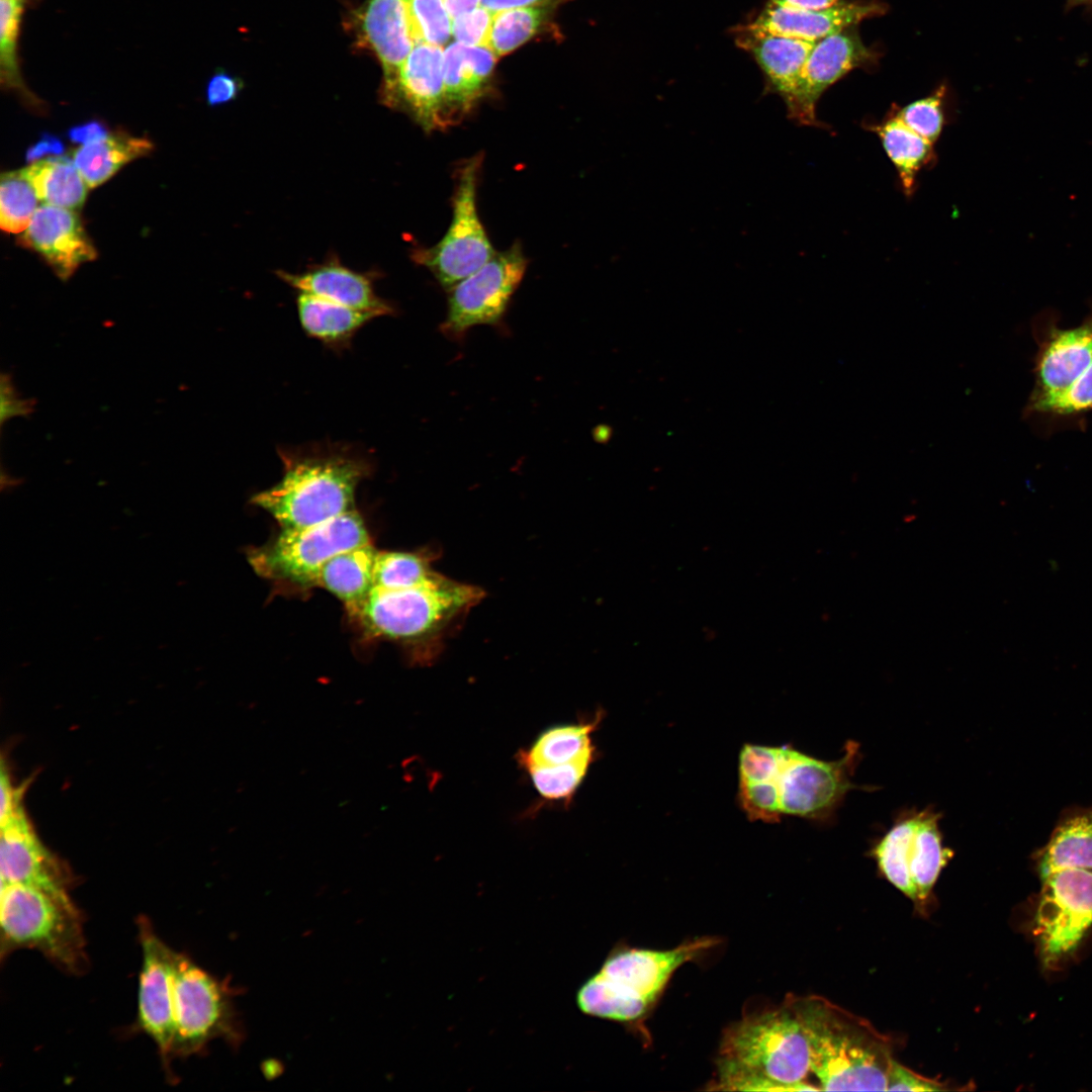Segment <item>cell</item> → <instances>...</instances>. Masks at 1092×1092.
<instances>
[{"label": "cell", "mask_w": 1092, "mask_h": 1092, "mask_svg": "<svg viewBox=\"0 0 1092 1092\" xmlns=\"http://www.w3.org/2000/svg\"><path fill=\"white\" fill-rule=\"evenodd\" d=\"M804 1028L786 1001L744 1016L723 1033L713 1089L730 1091H811Z\"/></svg>", "instance_id": "1"}, {"label": "cell", "mask_w": 1092, "mask_h": 1092, "mask_svg": "<svg viewBox=\"0 0 1092 1092\" xmlns=\"http://www.w3.org/2000/svg\"><path fill=\"white\" fill-rule=\"evenodd\" d=\"M485 593L439 572L408 587L373 585L349 615L370 636L410 646L419 663L436 659L444 641Z\"/></svg>", "instance_id": "2"}, {"label": "cell", "mask_w": 1092, "mask_h": 1092, "mask_svg": "<svg viewBox=\"0 0 1092 1092\" xmlns=\"http://www.w3.org/2000/svg\"><path fill=\"white\" fill-rule=\"evenodd\" d=\"M786 1001L806 1033L811 1072L821 1090L887 1091L894 1061L888 1036L824 997L788 996Z\"/></svg>", "instance_id": "3"}, {"label": "cell", "mask_w": 1092, "mask_h": 1092, "mask_svg": "<svg viewBox=\"0 0 1092 1092\" xmlns=\"http://www.w3.org/2000/svg\"><path fill=\"white\" fill-rule=\"evenodd\" d=\"M283 476L258 492L252 504L270 514L282 529H299L355 510V493L370 466L340 451H281Z\"/></svg>", "instance_id": "4"}, {"label": "cell", "mask_w": 1092, "mask_h": 1092, "mask_svg": "<svg viewBox=\"0 0 1092 1092\" xmlns=\"http://www.w3.org/2000/svg\"><path fill=\"white\" fill-rule=\"evenodd\" d=\"M718 942L713 937L686 941L671 949L630 948L611 953L576 994L584 1014L632 1022L646 1014L672 974Z\"/></svg>", "instance_id": "5"}, {"label": "cell", "mask_w": 1092, "mask_h": 1092, "mask_svg": "<svg viewBox=\"0 0 1092 1092\" xmlns=\"http://www.w3.org/2000/svg\"><path fill=\"white\" fill-rule=\"evenodd\" d=\"M0 923L2 957L30 948L67 973L80 975L86 970L82 916L70 897L1 884Z\"/></svg>", "instance_id": "6"}, {"label": "cell", "mask_w": 1092, "mask_h": 1092, "mask_svg": "<svg viewBox=\"0 0 1092 1092\" xmlns=\"http://www.w3.org/2000/svg\"><path fill=\"white\" fill-rule=\"evenodd\" d=\"M370 542L361 515L352 510L313 526L282 529L272 541L250 549L247 558L254 571L266 579L311 587L330 559Z\"/></svg>", "instance_id": "7"}, {"label": "cell", "mask_w": 1092, "mask_h": 1092, "mask_svg": "<svg viewBox=\"0 0 1092 1092\" xmlns=\"http://www.w3.org/2000/svg\"><path fill=\"white\" fill-rule=\"evenodd\" d=\"M232 997L225 983L188 956L176 952L172 1059L196 1055L216 1038L238 1042L240 1030Z\"/></svg>", "instance_id": "8"}, {"label": "cell", "mask_w": 1092, "mask_h": 1092, "mask_svg": "<svg viewBox=\"0 0 1092 1092\" xmlns=\"http://www.w3.org/2000/svg\"><path fill=\"white\" fill-rule=\"evenodd\" d=\"M938 820L929 809L907 812L872 849L885 878L915 902L929 898L952 854L942 845Z\"/></svg>", "instance_id": "9"}, {"label": "cell", "mask_w": 1092, "mask_h": 1092, "mask_svg": "<svg viewBox=\"0 0 1092 1092\" xmlns=\"http://www.w3.org/2000/svg\"><path fill=\"white\" fill-rule=\"evenodd\" d=\"M481 164L482 155H475L458 169L453 214L447 232L435 246L414 253V260L427 267L446 289L477 271L496 253L476 207Z\"/></svg>", "instance_id": "10"}, {"label": "cell", "mask_w": 1092, "mask_h": 1092, "mask_svg": "<svg viewBox=\"0 0 1092 1092\" xmlns=\"http://www.w3.org/2000/svg\"><path fill=\"white\" fill-rule=\"evenodd\" d=\"M858 755V744L852 741L844 755L832 761L781 746L778 767L766 780L777 788L782 815L815 820L830 816L854 787L851 777Z\"/></svg>", "instance_id": "11"}, {"label": "cell", "mask_w": 1092, "mask_h": 1092, "mask_svg": "<svg viewBox=\"0 0 1092 1092\" xmlns=\"http://www.w3.org/2000/svg\"><path fill=\"white\" fill-rule=\"evenodd\" d=\"M1040 881L1033 932L1042 965L1052 968L1092 927V870L1062 869Z\"/></svg>", "instance_id": "12"}, {"label": "cell", "mask_w": 1092, "mask_h": 1092, "mask_svg": "<svg viewBox=\"0 0 1092 1092\" xmlns=\"http://www.w3.org/2000/svg\"><path fill=\"white\" fill-rule=\"evenodd\" d=\"M527 260L520 244L495 255L477 271L450 288L442 331L453 338L478 325H494L504 315L522 281Z\"/></svg>", "instance_id": "13"}, {"label": "cell", "mask_w": 1092, "mask_h": 1092, "mask_svg": "<svg viewBox=\"0 0 1092 1092\" xmlns=\"http://www.w3.org/2000/svg\"><path fill=\"white\" fill-rule=\"evenodd\" d=\"M142 948L135 1027L156 1044L164 1070L171 1073L174 1037V970L176 951L155 932L146 917L138 920Z\"/></svg>", "instance_id": "14"}, {"label": "cell", "mask_w": 1092, "mask_h": 1092, "mask_svg": "<svg viewBox=\"0 0 1092 1092\" xmlns=\"http://www.w3.org/2000/svg\"><path fill=\"white\" fill-rule=\"evenodd\" d=\"M854 26L815 42L801 71L796 89L785 103L788 116L800 125L826 127L816 116L823 92L849 71L874 60Z\"/></svg>", "instance_id": "15"}, {"label": "cell", "mask_w": 1092, "mask_h": 1092, "mask_svg": "<svg viewBox=\"0 0 1092 1092\" xmlns=\"http://www.w3.org/2000/svg\"><path fill=\"white\" fill-rule=\"evenodd\" d=\"M1038 349L1034 357V386L1027 402H1035L1067 389L1092 363V311L1077 327L1062 329L1052 316L1032 324Z\"/></svg>", "instance_id": "16"}, {"label": "cell", "mask_w": 1092, "mask_h": 1092, "mask_svg": "<svg viewBox=\"0 0 1092 1092\" xmlns=\"http://www.w3.org/2000/svg\"><path fill=\"white\" fill-rule=\"evenodd\" d=\"M442 47L416 43L401 65L394 83L381 90L385 105L412 116L423 129L448 126L445 114Z\"/></svg>", "instance_id": "17"}, {"label": "cell", "mask_w": 1092, "mask_h": 1092, "mask_svg": "<svg viewBox=\"0 0 1092 1092\" xmlns=\"http://www.w3.org/2000/svg\"><path fill=\"white\" fill-rule=\"evenodd\" d=\"M0 825L1 884H20L70 897L69 874L38 840L22 806Z\"/></svg>", "instance_id": "18"}, {"label": "cell", "mask_w": 1092, "mask_h": 1092, "mask_svg": "<svg viewBox=\"0 0 1092 1092\" xmlns=\"http://www.w3.org/2000/svg\"><path fill=\"white\" fill-rule=\"evenodd\" d=\"M19 243L38 253L62 280L97 257L77 212L43 203L19 237Z\"/></svg>", "instance_id": "19"}, {"label": "cell", "mask_w": 1092, "mask_h": 1092, "mask_svg": "<svg viewBox=\"0 0 1092 1092\" xmlns=\"http://www.w3.org/2000/svg\"><path fill=\"white\" fill-rule=\"evenodd\" d=\"M885 7L877 2L843 1L819 10L801 9L769 0L747 29L816 42L866 18L881 15Z\"/></svg>", "instance_id": "20"}, {"label": "cell", "mask_w": 1092, "mask_h": 1092, "mask_svg": "<svg viewBox=\"0 0 1092 1092\" xmlns=\"http://www.w3.org/2000/svg\"><path fill=\"white\" fill-rule=\"evenodd\" d=\"M357 39L378 59L381 90L395 81L399 69L415 47L407 0H366L353 15Z\"/></svg>", "instance_id": "21"}, {"label": "cell", "mask_w": 1092, "mask_h": 1092, "mask_svg": "<svg viewBox=\"0 0 1092 1092\" xmlns=\"http://www.w3.org/2000/svg\"><path fill=\"white\" fill-rule=\"evenodd\" d=\"M277 275L302 293L370 311L377 316L393 312L392 306L375 293L369 276L349 269L337 259H330L301 273L277 271Z\"/></svg>", "instance_id": "22"}, {"label": "cell", "mask_w": 1092, "mask_h": 1092, "mask_svg": "<svg viewBox=\"0 0 1092 1092\" xmlns=\"http://www.w3.org/2000/svg\"><path fill=\"white\" fill-rule=\"evenodd\" d=\"M496 58L487 47H470L454 41L444 49V99L448 125L459 121L485 93Z\"/></svg>", "instance_id": "23"}, {"label": "cell", "mask_w": 1092, "mask_h": 1092, "mask_svg": "<svg viewBox=\"0 0 1092 1092\" xmlns=\"http://www.w3.org/2000/svg\"><path fill=\"white\" fill-rule=\"evenodd\" d=\"M1032 859L1040 880L1062 869L1092 870V806L1064 810Z\"/></svg>", "instance_id": "24"}, {"label": "cell", "mask_w": 1092, "mask_h": 1092, "mask_svg": "<svg viewBox=\"0 0 1092 1092\" xmlns=\"http://www.w3.org/2000/svg\"><path fill=\"white\" fill-rule=\"evenodd\" d=\"M750 52L768 82V89L785 103L793 95L803 66L815 42L753 32L746 27L736 38Z\"/></svg>", "instance_id": "25"}, {"label": "cell", "mask_w": 1092, "mask_h": 1092, "mask_svg": "<svg viewBox=\"0 0 1092 1092\" xmlns=\"http://www.w3.org/2000/svg\"><path fill=\"white\" fill-rule=\"evenodd\" d=\"M864 127L879 136L897 170L904 194L911 196L918 173L936 161L933 144L909 128L893 110L882 122L867 123Z\"/></svg>", "instance_id": "26"}, {"label": "cell", "mask_w": 1092, "mask_h": 1092, "mask_svg": "<svg viewBox=\"0 0 1092 1092\" xmlns=\"http://www.w3.org/2000/svg\"><path fill=\"white\" fill-rule=\"evenodd\" d=\"M153 146L148 139L117 130L100 141L78 147L72 153V160L88 187L95 188L128 162L148 155Z\"/></svg>", "instance_id": "27"}, {"label": "cell", "mask_w": 1092, "mask_h": 1092, "mask_svg": "<svg viewBox=\"0 0 1092 1092\" xmlns=\"http://www.w3.org/2000/svg\"><path fill=\"white\" fill-rule=\"evenodd\" d=\"M377 552L370 542L337 554L323 566L316 585L332 593L351 611L373 586Z\"/></svg>", "instance_id": "28"}, {"label": "cell", "mask_w": 1092, "mask_h": 1092, "mask_svg": "<svg viewBox=\"0 0 1092 1092\" xmlns=\"http://www.w3.org/2000/svg\"><path fill=\"white\" fill-rule=\"evenodd\" d=\"M297 309L303 330L327 344L347 342L361 327L377 315L352 308L308 293L297 297Z\"/></svg>", "instance_id": "29"}, {"label": "cell", "mask_w": 1092, "mask_h": 1092, "mask_svg": "<svg viewBox=\"0 0 1092 1092\" xmlns=\"http://www.w3.org/2000/svg\"><path fill=\"white\" fill-rule=\"evenodd\" d=\"M39 0H1L0 3V82L3 90L12 92L29 110L47 111L48 105L25 85L18 58V36L22 15L27 6Z\"/></svg>", "instance_id": "30"}, {"label": "cell", "mask_w": 1092, "mask_h": 1092, "mask_svg": "<svg viewBox=\"0 0 1092 1092\" xmlns=\"http://www.w3.org/2000/svg\"><path fill=\"white\" fill-rule=\"evenodd\" d=\"M43 204L76 210L87 197L88 185L72 159L52 157L23 169Z\"/></svg>", "instance_id": "31"}, {"label": "cell", "mask_w": 1092, "mask_h": 1092, "mask_svg": "<svg viewBox=\"0 0 1092 1092\" xmlns=\"http://www.w3.org/2000/svg\"><path fill=\"white\" fill-rule=\"evenodd\" d=\"M600 716L587 723L563 725L544 731L532 747L520 755L537 762L561 764L580 760H593L592 733L598 726Z\"/></svg>", "instance_id": "32"}, {"label": "cell", "mask_w": 1092, "mask_h": 1092, "mask_svg": "<svg viewBox=\"0 0 1092 1092\" xmlns=\"http://www.w3.org/2000/svg\"><path fill=\"white\" fill-rule=\"evenodd\" d=\"M561 0L497 11L493 14L487 48L506 56L540 32Z\"/></svg>", "instance_id": "33"}, {"label": "cell", "mask_w": 1092, "mask_h": 1092, "mask_svg": "<svg viewBox=\"0 0 1092 1092\" xmlns=\"http://www.w3.org/2000/svg\"><path fill=\"white\" fill-rule=\"evenodd\" d=\"M436 558L437 552L431 549L415 552L378 550L373 585L399 588L420 584L437 572L432 568Z\"/></svg>", "instance_id": "34"}, {"label": "cell", "mask_w": 1092, "mask_h": 1092, "mask_svg": "<svg viewBox=\"0 0 1092 1092\" xmlns=\"http://www.w3.org/2000/svg\"><path fill=\"white\" fill-rule=\"evenodd\" d=\"M36 192L24 170L4 172L0 179V226L10 234L23 233L38 205Z\"/></svg>", "instance_id": "35"}, {"label": "cell", "mask_w": 1092, "mask_h": 1092, "mask_svg": "<svg viewBox=\"0 0 1092 1092\" xmlns=\"http://www.w3.org/2000/svg\"><path fill=\"white\" fill-rule=\"evenodd\" d=\"M529 778L542 798L549 801H568L582 783L592 760L549 764L519 755Z\"/></svg>", "instance_id": "36"}, {"label": "cell", "mask_w": 1092, "mask_h": 1092, "mask_svg": "<svg viewBox=\"0 0 1092 1092\" xmlns=\"http://www.w3.org/2000/svg\"><path fill=\"white\" fill-rule=\"evenodd\" d=\"M1089 412H1092V363L1061 393L1035 402H1026L1023 416L1028 418L1044 415L1067 419Z\"/></svg>", "instance_id": "37"}, {"label": "cell", "mask_w": 1092, "mask_h": 1092, "mask_svg": "<svg viewBox=\"0 0 1092 1092\" xmlns=\"http://www.w3.org/2000/svg\"><path fill=\"white\" fill-rule=\"evenodd\" d=\"M412 35L415 43L445 46L451 33V17L443 0H407Z\"/></svg>", "instance_id": "38"}, {"label": "cell", "mask_w": 1092, "mask_h": 1092, "mask_svg": "<svg viewBox=\"0 0 1092 1092\" xmlns=\"http://www.w3.org/2000/svg\"><path fill=\"white\" fill-rule=\"evenodd\" d=\"M943 96L944 88L941 87L932 95L897 109L896 113L909 128L934 145L945 122L942 108Z\"/></svg>", "instance_id": "39"}, {"label": "cell", "mask_w": 1092, "mask_h": 1092, "mask_svg": "<svg viewBox=\"0 0 1092 1092\" xmlns=\"http://www.w3.org/2000/svg\"><path fill=\"white\" fill-rule=\"evenodd\" d=\"M493 12L478 5L451 20V33L455 41L470 47H487Z\"/></svg>", "instance_id": "40"}, {"label": "cell", "mask_w": 1092, "mask_h": 1092, "mask_svg": "<svg viewBox=\"0 0 1092 1092\" xmlns=\"http://www.w3.org/2000/svg\"><path fill=\"white\" fill-rule=\"evenodd\" d=\"M243 89V81L218 68L208 79L205 100L209 106L226 104L235 100Z\"/></svg>", "instance_id": "41"}, {"label": "cell", "mask_w": 1092, "mask_h": 1092, "mask_svg": "<svg viewBox=\"0 0 1092 1092\" xmlns=\"http://www.w3.org/2000/svg\"><path fill=\"white\" fill-rule=\"evenodd\" d=\"M942 1085V1083L935 1080L916 1074L894 1060L889 1074L887 1091H939L944 1089Z\"/></svg>", "instance_id": "42"}, {"label": "cell", "mask_w": 1092, "mask_h": 1092, "mask_svg": "<svg viewBox=\"0 0 1092 1092\" xmlns=\"http://www.w3.org/2000/svg\"><path fill=\"white\" fill-rule=\"evenodd\" d=\"M34 405V399L18 395L10 374H1V424L12 417H27L33 412Z\"/></svg>", "instance_id": "43"}, {"label": "cell", "mask_w": 1092, "mask_h": 1092, "mask_svg": "<svg viewBox=\"0 0 1092 1092\" xmlns=\"http://www.w3.org/2000/svg\"><path fill=\"white\" fill-rule=\"evenodd\" d=\"M109 133L105 122L93 119L70 127L67 136L71 143L83 146L100 141Z\"/></svg>", "instance_id": "44"}, {"label": "cell", "mask_w": 1092, "mask_h": 1092, "mask_svg": "<svg viewBox=\"0 0 1092 1092\" xmlns=\"http://www.w3.org/2000/svg\"><path fill=\"white\" fill-rule=\"evenodd\" d=\"M64 152L65 146L58 136L42 132L40 138L26 150L25 160L28 163H34L48 155L57 157Z\"/></svg>", "instance_id": "45"}, {"label": "cell", "mask_w": 1092, "mask_h": 1092, "mask_svg": "<svg viewBox=\"0 0 1092 1092\" xmlns=\"http://www.w3.org/2000/svg\"><path fill=\"white\" fill-rule=\"evenodd\" d=\"M0 791V822H3L9 816H11L19 806H21L19 793H17L16 790L12 787L8 770L4 765V761H2L1 764Z\"/></svg>", "instance_id": "46"}, {"label": "cell", "mask_w": 1092, "mask_h": 1092, "mask_svg": "<svg viewBox=\"0 0 1092 1092\" xmlns=\"http://www.w3.org/2000/svg\"><path fill=\"white\" fill-rule=\"evenodd\" d=\"M549 1L554 0H480V5L495 13L506 9L536 5Z\"/></svg>", "instance_id": "47"}, {"label": "cell", "mask_w": 1092, "mask_h": 1092, "mask_svg": "<svg viewBox=\"0 0 1092 1092\" xmlns=\"http://www.w3.org/2000/svg\"><path fill=\"white\" fill-rule=\"evenodd\" d=\"M782 5L795 8L819 10L831 7L841 0H771Z\"/></svg>", "instance_id": "48"}, {"label": "cell", "mask_w": 1092, "mask_h": 1092, "mask_svg": "<svg viewBox=\"0 0 1092 1092\" xmlns=\"http://www.w3.org/2000/svg\"><path fill=\"white\" fill-rule=\"evenodd\" d=\"M443 3L452 20L453 18L476 8L480 5V0H443Z\"/></svg>", "instance_id": "49"}, {"label": "cell", "mask_w": 1092, "mask_h": 1092, "mask_svg": "<svg viewBox=\"0 0 1092 1092\" xmlns=\"http://www.w3.org/2000/svg\"><path fill=\"white\" fill-rule=\"evenodd\" d=\"M1080 6L1092 8V0H1067V8L1069 9Z\"/></svg>", "instance_id": "50"}]
</instances>
